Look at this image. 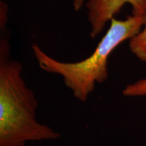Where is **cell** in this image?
<instances>
[{
	"instance_id": "obj_1",
	"label": "cell",
	"mask_w": 146,
	"mask_h": 146,
	"mask_svg": "<svg viewBox=\"0 0 146 146\" xmlns=\"http://www.w3.org/2000/svg\"><path fill=\"white\" fill-rule=\"evenodd\" d=\"M7 7L0 9V146H25L29 141L56 140L60 134L36 119L37 101L21 76L22 66L11 56Z\"/></svg>"
},
{
	"instance_id": "obj_2",
	"label": "cell",
	"mask_w": 146,
	"mask_h": 146,
	"mask_svg": "<svg viewBox=\"0 0 146 146\" xmlns=\"http://www.w3.org/2000/svg\"><path fill=\"white\" fill-rule=\"evenodd\" d=\"M145 19L146 16L133 15L124 21L113 18L94 53L79 62L58 61L44 52L36 44L32 45V50L39 67L45 72L60 76L74 98L84 102L96 84L104 83L108 79V62L111 53L120 44L136 36L145 25Z\"/></svg>"
},
{
	"instance_id": "obj_3",
	"label": "cell",
	"mask_w": 146,
	"mask_h": 146,
	"mask_svg": "<svg viewBox=\"0 0 146 146\" xmlns=\"http://www.w3.org/2000/svg\"><path fill=\"white\" fill-rule=\"evenodd\" d=\"M125 4H130L133 16H146V0H89L86 7L90 36H98Z\"/></svg>"
},
{
	"instance_id": "obj_4",
	"label": "cell",
	"mask_w": 146,
	"mask_h": 146,
	"mask_svg": "<svg viewBox=\"0 0 146 146\" xmlns=\"http://www.w3.org/2000/svg\"><path fill=\"white\" fill-rule=\"evenodd\" d=\"M144 26V29L129 40V48L138 59L146 63V19Z\"/></svg>"
},
{
	"instance_id": "obj_5",
	"label": "cell",
	"mask_w": 146,
	"mask_h": 146,
	"mask_svg": "<svg viewBox=\"0 0 146 146\" xmlns=\"http://www.w3.org/2000/svg\"><path fill=\"white\" fill-rule=\"evenodd\" d=\"M125 97H144L146 96V78L141 79L135 83L127 84L123 90Z\"/></svg>"
},
{
	"instance_id": "obj_6",
	"label": "cell",
	"mask_w": 146,
	"mask_h": 146,
	"mask_svg": "<svg viewBox=\"0 0 146 146\" xmlns=\"http://www.w3.org/2000/svg\"><path fill=\"white\" fill-rule=\"evenodd\" d=\"M85 0H72L73 7L76 11L80 10L83 7Z\"/></svg>"
}]
</instances>
